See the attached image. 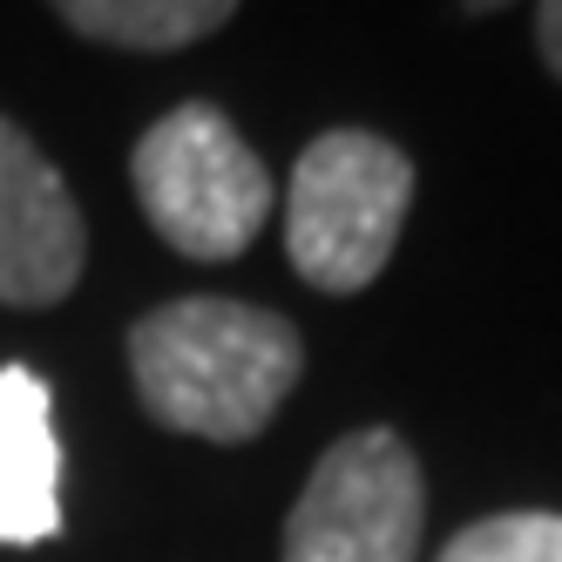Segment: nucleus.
Here are the masks:
<instances>
[{"label": "nucleus", "instance_id": "7", "mask_svg": "<svg viewBox=\"0 0 562 562\" xmlns=\"http://www.w3.org/2000/svg\"><path fill=\"white\" fill-rule=\"evenodd\" d=\"M55 8L89 42L164 55V48H190L204 34H217L237 0H55Z\"/></svg>", "mask_w": 562, "mask_h": 562}, {"label": "nucleus", "instance_id": "5", "mask_svg": "<svg viewBox=\"0 0 562 562\" xmlns=\"http://www.w3.org/2000/svg\"><path fill=\"white\" fill-rule=\"evenodd\" d=\"M89 258L82 211L61 170L0 115V305H55Z\"/></svg>", "mask_w": 562, "mask_h": 562}, {"label": "nucleus", "instance_id": "6", "mask_svg": "<svg viewBox=\"0 0 562 562\" xmlns=\"http://www.w3.org/2000/svg\"><path fill=\"white\" fill-rule=\"evenodd\" d=\"M48 380L0 367V542L61 536V440L48 427Z\"/></svg>", "mask_w": 562, "mask_h": 562}, {"label": "nucleus", "instance_id": "3", "mask_svg": "<svg viewBox=\"0 0 562 562\" xmlns=\"http://www.w3.org/2000/svg\"><path fill=\"white\" fill-rule=\"evenodd\" d=\"M136 204L183 258H237L271 217V170L211 102H183L130 156Z\"/></svg>", "mask_w": 562, "mask_h": 562}, {"label": "nucleus", "instance_id": "9", "mask_svg": "<svg viewBox=\"0 0 562 562\" xmlns=\"http://www.w3.org/2000/svg\"><path fill=\"white\" fill-rule=\"evenodd\" d=\"M536 42H542V61L562 75V0H536Z\"/></svg>", "mask_w": 562, "mask_h": 562}, {"label": "nucleus", "instance_id": "1", "mask_svg": "<svg viewBox=\"0 0 562 562\" xmlns=\"http://www.w3.org/2000/svg\"><path fill=\"white\" fill-rule=\"evenodd\" d=\"M305 346L285 312L245 299H170L130 333L149 420L196 440H251L299 386Z\"/></svg>", "mask_w": 562, "mask_h": 562}, {"label": "nucleus", "instance_id": "8", "mask_svg": "<svg viewBox=\"0 0 562 562\" xmlns=\"http://www.w3.org/2000/svg\"><path fill=\"white\" fill-rule=\"evenodd\" d=\"M440 562H562V515L549 508H508L461 529Z\"/></svg>", "mask_w": 562, "mask_h": 562}, {"label": "nucleus", "instance_id": "4", "mask_svg": "<svg viewBox=\"0 0 562 562\" xmlns=\"http://www.w3.org/2000/svg\"><path fill=\"white\" fill-rule=\"evenodd\" d=\"M420 461L393 427L333 440L285 521V562H414L420 555Z\"/></svg>", "mask_w": 562, "mask_h": 562}, {"label": "nucleus", "instance_id": "10", "mask_svg": "<svg viewBox=\"0 0 562 562\" xmlns=\"http://www.w3.org/2000/svg\"><path fill=\"white\" fill-rule=\"evenodd\" d=\"M468 8H474V14H495V8H508V0H468Z\"/></svg>", "mask_w": 562, "mask_h": 562}, {"label": "nucleus", "instance_id": "2", "mask_svg": "<svg viewBox=\"0 0 562 562\" xmlns=\"http://www.w3.org/2000/svg\"><path fill=\"white\" fill-rule=\"evenodd\" d=\"M414 204V164L373 130L305 143L285 196V251L318 292H367L386 271Z\"/></svg>", "mask_w": 562, "mask_h": 562}]
</instances>
